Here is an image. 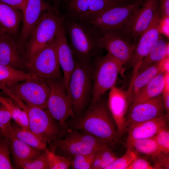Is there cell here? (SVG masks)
Returning a JSON list of instances; mask_svg holds the SVG:
<instances>
[{"label": "cell", "mask_w": 169, "mask_h": 169, "mask_svg": "<svg viewBox=\"0 0 169 169\" xmlns=\"http://www.w3.org/2000/svg\"><path fill=\"white\" fill-rule=\"evenodd\" d=\"M7 138L9 140L11 151L19 168L25 162L37 157L45 151L31 146L11 134Z\"/></svg>", "instance_id": "obj_25"}, {"label": "cell", "mask_w": 169, "mask_h": 169, "mask_svg": "<svg viewBox=\"0 0 169 169\" xmlns=\"http://www.w3.org/2000/svg\"><path fill=\"white\" fill-rule=\"evenodd\" d=\"M169 118L166 115L129 125L128 138L140 139L152 137L168 125Z\"/></svg>", "instance_id": "obj_21"}, {"label": "cell", "mask_w": 169, "mask_h": 169, "mask_svg": "<svg viewBox=\"0 0 169 169\" xmlns=\"http://www.w3.org/2000/svg\"><path fill=\"white\" fill-rule=\"evenodd\" d=\"M44 80L50 89L47 110L53 117L68 131L66 122L69 118L74 117V114L71 100L68 94L63 77Z\"/></svg>", "instance_id": "obj_8"}, {"label": "cell", "mask_w": 169, "mask_h": 169, "mask_svg": "<svg viewBox=\"0 0 169 169\" xmlns=\"http://www.w3.org/2000/svg\"><path fill=\"white\" fill-rule=\"evenodd\" d=\"M127 144L148 156L151 157L161 152L154 136L140 139L127 138Z\"/></svg>", "instance_id": "obj_29"}, {"label": "cell", "mask_w": 169, "mask_h": 169, "mask_svg": "<svg viewBox=\"0 0 169 169\" xmlns=\"http://www.w3.org/2000/svg\"><path fill=\"white\" fill-rule=\"evenodd\" d=\"M127 145L128 148L124 154L118 157L105 169H127L137 156L133 148L131 145Z\"/></svg>", "instance_id": "obj_32"}, {"label": "cell", "mask_w": 169, "mask_h": 169, "mask_svg": "<svg viewBox=\"0 0 169 169\" xmlns=\"http://www.w3.org/2000/svg\"><path fill=\"white\" fill-rule=\"evenodd\" d=\"M132 2L118 0H70L62 4L64 17L75 21L88 22L109 8Z\"/></svg>", "instance_id": "obj_11"}, {"label": "cell", "mask_w": 169, "mask_h": 169, "mask_svg": "<svg viewBox=\"0 0 169 169\" xmlns=\"http://www.w3.org/2000/svg\"><path fill=\"white\" fill-rule=\"evenodd\" d=\"M166 57L163 60L155 63L146 69L137 74V71L139 67L137 64L134 67V76L133 77L132 83L126 95L128 98L132 102L134 95L141 89L147 84L154 78L163 70L167 59Z\"/></svg>", "instance_id": "obj_22"}, {"label": "cell", "mask_w": 169, "mask_h": 169, "mask_svg": "<svg viewBox=\"0 0 169 169\" xmlns=\"http://www.w3.org/2000/svg\"><path fill=\"white\" fill-rule=\"evenodd\" d=\"M28 70L29 74L44 79L62 77L55 37L39 53Z\"/></svg>", "instance_id": "obj_12"}, {"label": "cell", "mask_w": 169, "mask_h": 169, "mask_svg": "<svg viewBox=\"0 0 169 169\" xmlns=\"http://www.w3.org/2000/svg\"><path fill=\"white\" fill-rule=\"evenodd\" d=\"M161 17H169V0H158Z\"/></svg>", "instance_id": "obj_42"}, {"label": "cell", "mask_w": 169, "mask_h": 169, "mask_svg": "<svg viewBox=\"0 0 169 169\" xmlns=\"http://www.w3.org/2000/svg\"><path fill=\"white\" fill-rule=\"evenodd\" d=\"M10 151L9 140L4 136L0 139V169L14 168L10 160Z\"/></svg>", "instance_id": "obj_34"}, {"label": "cell", "mask_w": 169, "mask_h": 169, "mask_svg": "<svg viewBox=\"0 0 169 169\" xmlns=\"http://www.w3.org/2000/svg\"><path fill=\"white\" fill-rule=\"evenodd\" d=\"M27 113L31 132L42 142L49 147L68 132L44 110L27 104L24 110Z\"/></svg>", "instance_id": "obj_7"}, {"label": "cell", "mask_w": 169, "mask_h": 169, "mask_svg": "<svg viewBox=\"0 0 169 169\" xmlns=\"http://www.w3.org/2000/svg\"><path fill=\"white\" fill-rule=\"evenodd\" d=\"M162 94L164 106L166 112V115L169 118V91L165 89Z\"/></svg>", "instance_id": "obj_43"}, {"label": "cell", "mask_w": 169, "mask_h": 169, "mask_svg": "<svg viewBox=\"0 0 169 169\" xmlns=\"http://www.w3.org/2000/svg\"><path fill=\"white\" fill-rule=\"evenodd\" d=\"M2 2L15 8L24 11L27 3V0H0Z\"/></svg>", "instance_id": "obj_41"}, {"label": "cell", "mask_w": 169, "mask_h": 169, "mask_svg": "<svg viewBox=\"0 0 169 169\" xmlns=\"http://www.w3.org/2000/svg\"><path fill=\"white\" fill-rule=\"evenodd\" d=\"M127 169H154L147 158L137 156Z\"/></svg>", "instance_id": "obj_40"}, {"label": "cell", "mask_w": 169, "mask_h": 169, "mask_svg": "<svg viewBox=\"0 0 169 169\" xmlns=\"http://www.w3.org/2000/svg\"><path fill=\"white\" fill-rule=\"evenodd\" d=\"M168 73L163 70L157 75L134 95L132 105L146 102L161 94L165 88L166 77Z\"/></svg>", "instance_id": "obj_24"}, {"label": "cell", "mask_w": 169, "mask_h": 169, "mask_svg": "<svg viewBox=\"0 0 169 169\" xmlns=\"http://www.w3.org/2000/svg\"><path fill=\"white\" fill-rule=\"evenodd\" d=\"M93 62V90L90 105L98 102L107 90L114 86L124 64L108 53L104 56L96 55Z\"/></svg>", "instance_id": "obj_5"}, {"label": "cell", "mask_w": 169, "mask_h": 169, "mask_svg": "<svg viewBox=\"0 0 169 169\" xmlns=\"http://www.w3.org/2000/svg\"><path fill=\"white\" fill-rule=\"evenodd\" d=\"M12 116L10 112L3 105L0 106V129L3 135L8 137L10 134Z\"/></svg>", "instance_id": "obj_37"}, {"label": "cell", "mask_w": 169, "mask_h": 169, "mask_svg": "<svg viewBox=\"0 0 169 169\" xmlns=\"http://www.w3.org/2000/svg\"><path fill=\"white\" fill-rule=\"evenodd\" d=\"M0 64L29 73L25 48L6 33L0 36Z\"/></svg>", "instance_id": "obj_15"}, {"label": "cell", "mask_w": 169, "mask_h": 169, "mask_svg": "<svg viewBox=\"0 0 169 169\" xmlns=\"http://www.w3.org/2000/svg\"><path fill=\"white\" fill-rule=\"evenodd\" d=\"M55 38L59 63L63 72V80L71 99L69 84L75 66V60L66 33L64 22L60 27Z\"/></svg>", "instance_id": "obj_19"}, {"label": "cell", "mask_w": 169, "mask_h": 169, "mask_svg": "<svg viewBox=\"0 0 169 169\" xmlns=\"http://www.w3.org/2000/svg\"><path fill=\"white\" fill-rule=\"evenodd\" d=\"M64 17L65 32L74 60L84 62L93 61L101 49L100 32L89 23Z\"/></svg>", "instance_id": "obj_2"}, {"label": "cell", "mask_w": 169, "mask_h": 169, "mask_svg": "<svg viewBox=\"0 0 169 169\" xmlns=\"http://www.w3.org/2000/svg\"><path fill=\"white\" fill-rule=\"evenodd\" d=\"M48 150L37 157L24 163L20 168L23 169H49Z\"/></svg>", "instance_id": "obj_35"}, {"label": "cell", "mask_w": 169, "mask_h": 169, "mask_svg": "<svg viewBox=\"0 0 169 169\" xmlns=\"http://www.w3.org/2000/svg\"><path fill=\"white\" fill-rule=\"evenodd\" d=\"M168 45V41L161 34L153 47L141 61L137 74H139L154 63L161 61L167 57V49Z\"/></svg>", "instance_id": "obj_26"}, {"label": "cell", "mask_w": 169, "mask_h": 169, "mask_svg": "<svg viewBox=\"0 0 169 169\" xmlns=\"http://www.w3.org/2000/svg\"><path fill=\"white\" fill-rule=\"evenodd\" d=\"M5 33L0 27V36L3 34L6 33Z\"/></svg>", "instance_id": "obj_46"}, {"label": "cell", "mask_w": 169, "mask_h": 169, "mask_svg": "<svg viewBox=\"0 0 169 169\" xmlns=\"http://www.w3.org/2000/svg\"><path fill=\"white\" fill-rule=\"evenodd\" d=\"M161 17L159 5L154 19L147 29L140 38L132 57L128 63L131 66H135L146 56L161 34L159 23Z\"/></svg>", "instance_id": "obj_18"}, {"label": "cell", "mask_w": 169, "mask_h": 169, "mask_svg": "<svg viewBox=\"0 0 169 169\" xmlns=\"http://www.w3.org/2000/svg\"><path fill=\"white\" fill-rule=\"evenodd\" d=\"M145 0L109 8L88 22L100 32L112 30H121L128 23Z\"/></svg>", "instance_id": "obj_9"}, {"label": "cell", "mask_w": 169, "mask_h": 169, "mask_svg": "<svg viewBox=\"0 0 169 169\" xmlns=\"http://www.w3.org/2000/svg\"><path fill=\"white\" fill-rule=\"evenodd\" d=\"M120 1L125 2H132L136 1V0H118Z\"/></svg>", "instance_id": "obj_45"}, {"label": "cell", "mask_w": 169, "mask_h": 169, "mask_svg": "<svg viewBox=\"0 0 169 169\" xmlns=\"http://www.w3.org/2000/svg\"><path fill=\"white\" fill-rule=\"evenodd\" d=\"M98 151L74 156L70 159V166L75 169H90Z\"/></svg>", "instance_id": "obj_33"}, {"label": "cell", "mask_w": 169, "mask_h": 169, "mask_svg": "<svg viewBox=\"0 0 169 169\" xmlns=\"http://www.w3.org/2000/svg\"><path fill=\"white\" fill-rule=\"evenodd\" d=\"M110 146L98 151L91 169H105L118 158Z\"/></svg>", "instance_id": "obj_31"}, {"label": "cell", "mask_w": 169, "mask_h": 169, "mask_svg": "<svg viewBox=\"0 0 169 169\" xmlns=\"http://www.w3.org/2000/svg\"><path fill=\"white\" fill-rule=\"evenodd\" d=\"M0 103L10 112L16 123L23 129L30 131L27 113L11 98L0 96Z\"/></svg>", "instance_id": "obj_27"}, {"label": "cell", "mask_w": 169, "mask_h": 169, "mask_svg": "<svg viewBox=\"0 0 169 169\" xmlns=\"http://www.w3.org/2000/svg\"><path fill=\"white\" fill-rule=\"evenodd\" d=\"M12 125L11 134L18 139L34 148L46 151L47 145L42 142L30 131L26 130L16 123Z\"/></svg>", "instance_id": "obj_30"}, {"label": "cell", "mask_w": 169, "mask_h": 169, "mask_svg": "<svg viewBox=\"0 0 169 169\" xmlns=\"http://www.w3.org/2000/svg\"><path fill=\"white\" fill-rule=\"evenodd\" d=\"M75 60L69 88L74 116L81 115L90 101L93 90V61L89 62Z\"/></svg>", "instance_id": "obj_4"}, {"label": "cell", "mask_w": 169, "mask_h": 169, "mask_svg": "<svg viewBox=\"0 0 169 169\" xmlns=\"http://www.w3.org/2000/svg\"><path fill=\"white\" fill-rule=\"evenodd\" d=\"M162 94L146 102L132 105L127 118V127L131 124L166 115Z\"/></svg>", "instance_id": "obj_17"}, {"label": "cell", "mask_w": 169, "mask_h": 169, "mask_svg": "<svg viewBox=\"0 0 169 169\" xmlns=\"http://www.w3.org/2000/svg\"><path fill=\"white\" fill-rule=\"evenodd\" d=\"M162 153H169V130L167 126L161 130L154 136Z\"/></svg>", "instance_id": "obj_38"}, {"label": "cell", "mask_w": 169, "mask_h": 169, "mask_svg": "<svg viewBox=\"0 0 169 169\" xmlns=\"http://www.w3.org/2000/svg\"><path fill=\"white\" fill-rule=\"evenodd\" d=\"M108 104L116 125L119 142L127 132V118L132 102L128 98L126 92L114 86L110 89Z\"/></svg>", "instance_id": "obj_16"}, {"label": "cell", "mask_w": 169, "mask_h": 169, "mask_svg": "<svg viewBox=\"0 0 169 169\" xmlns=\"http://www.w3.org/2000/svg\"><path fill=\"white\" fill-rule=\"evenodd\" d=\"M68 130L87 133L111 146L118 143L116 125L108 107V100L102 97L81 115L66 122Z\"/></svg>", "instance_id": "obj_1"}, {"label": "cell", "mask_w": 169, "mask_h": 169, "mask_svg": "<svg viewBox=\"0 0 169 169\" xmlns=\"http://www.w3.org/2000/svg\"><path fill=\"white\" fill-rule=\"evenodd\" d=\"M99 43L100 48L122 62L128 63L131 60L137 44L131 41L119 30L100 32Z\"/></svg>", "instance_id": "obj_13"}, {"label": "cell", "mask_w": 169, "mask_h": 169, "mask_svg": "<svg viewBox=\"0 0 169 169\" xmlns=\"http://www.w3.org/2000/svg\"><path fill=\"white\" fill-rule=\"evenodd\" d=\"M50 5L45 0H27L26 8L23 13L22 27L17 39L21 45L25 48L32 30L43 13Z\"/></svg>", "instance_id": "obj_20"}, {"label": "cell", "mask_w": 169, "mask_h": 169, "mask_svg": "<svg viewBox=\"0 0 169 169\" xmlns=\"http://www.w3.org/2000/svg\"><path fill=\"white\" fill-rule=\"evenodd\" d=\"M64 138L58 140L48 149L54 153L59 151L69 158L99 151L110 145L92 135L75 129L69 130Z\"/></svg>", "instance_id": "obj_6"}, {"label": "cell", "mask_w": 169, "mask_h": 169, "mask_svg": "<svg viewBox=\"0 0 169 169\" xmlns=\"http://www.w3.org/2000/svg\"><path fill=\"white\" fill-rule=\"evenodd\" d=\"M154 162V169H169V154L162 152L151 157Z\"/></svg>", "instance_id": "obj_39"}, {"label": "cell", "mask_w": 169, "mask_h": 169, "mask_svg": "<svg viewBox=\"0 0 169 169\" xmlns=\"http://www.w3.org/2000/svg\"><path fill=\"white\" fill-rule=\"evenodd\" d=\"M23 13L0 1V27L6 33L17 38Z\"/></svg>", "instance_id": "obj_23"}, {"label": "cell", "mask_w": 169, "mask_h": 169, "mask_svg": "<svg viewBox=\"0 0 169 169\" xmlns=\"http://www.w3.org/2000/svg\"><path fill=\"white\" fill-rule=\"evenodd\" d=\"M6 86L27 104L47 109L50 89L44 79L37 77Z\"/></svg>", "instance_id": "obj_10"}, {"label": "cell", "mask_w": 169, "mask_h": 169, "mask_svg": "<svg viewBox=\"0 0 169 169\" xmlns=\"http://www.w3.org/2000/svg\"><path fill=\"white\" fill-rule=\"evenodd\" d=\"M158 6V0H145L127 24L120 30L137 44L151 23Z\"/></svg>", "instance_id": "obj_14"}, {"label": "cell", "mask_w": 169, "mask_h": 169, "mask_svg": "<svg viewBox=\"0 0 169 169\" xmlns=\"http://www.w3.org/2000/svg\"><path fill=\"white\" fill-rule=\"evenodd\" d=\"M49 169H67L70 166L69 159L58 155L48 149Z\"/></svg>", "instance_id": "obj_36"}, {"label": "cell", "mask_w": 169, "mask_h": 169, "mask_svg": "<svg viewBox=\"0 0 169 169\" xmlns=\"http://www.w3.org/2000/svg\"><path fill=\"white\" fill-rule=\"evenodd\" d=\"M70 0H51L53 3V6L59 8L61 4L65 3Z\"/></svg>", "instance_id": "obj_44"}, {"label": "cell", "mask_w": 169, "mask_h": 169, "mask_svg": "<svg viewBox=\"0 0 169 169\" xmlns=\"http://www.w3.org/2000/svg\"><path fill=\"white\" fill-rule=\"evenodd\" d=\"M37 77L0 64V82L8 86L19 82Z\"/></svg>", "instance_id": "obj_28"}, {"label": "cell", "mask_w": 169, "mask_h": 169, "mask_svg": "<svg viewBox=\"0 0 169 169\" xmlns=\"http://www.w3.org/2000/svg\"><path fill=\"white\" fill-rule=\"evenodd\" d=\"M64 17L59 8L53 5L44 12L33 28L26 45V58L28 68L33 64L39 53L54 38Z\"/></svg>", "instance_id": "obj_3"}]
</instances>
